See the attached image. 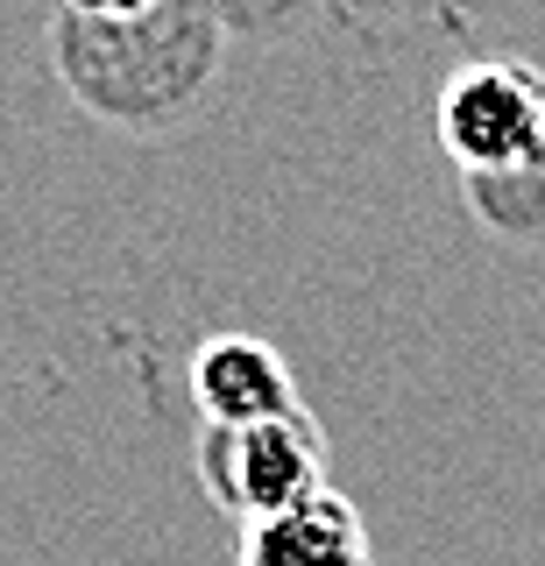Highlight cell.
<instances>
[{
	"label": "cell",
	"instance_id": "obj_1",
	"mask_svg": "<svg viewBox=\"0 0 545 566\" xmlns=\"http://www.w3.org/2000/svg\"><path fill=\"white\" fill-rule=\"evenodd\" d=\"M220 35L227 22L213 0H156L143 14H57L50 43L64 85L93 114L156 128L213 78Z\"/></svg>",
	"mask_w": 545,
	"mask_h": 566
},
{
	"label": "cell",
	"instance_id": "obj_2",
	"mask_svg": "<svg viewBox=\"0 0 545 566\" xmlns=\"http://www.w3.org/2000/svg\"><path fill=\"white\" fill-rule=\"evenodd\" d=\"M199 482L227 517L270 524L284 510L326 495V432L312 411L262 418V424H206L199 432Z\"/></svg>",
	"mask_w": 545,
	"mask_h": 566
},
{
	"label": "cell",
	"instance_id": "obj_3",
	"mask_svg": "<svg viewBox=\"0 0 545 566\" xmlns=\"http://www.w3.org/2000/svg\"><path fill=\"white\" fill-rule=\"evenodd\" d=\"M439 149L461 177L517 170L545 149V71L517 57H482L439 93Z\"/></svg>",
	"mask_w": 545,
	"mask_h": 566
},
{
	"label": "cell",
	"instance_id": "obj_4",
	"mask_svg": "<svg viewBox=\"0 0 545 566\" xmlns=\"http://www.w3.org/2000/svg\"><path fill=\"white\" fill-rule=\"evenodd\" d=\"M191 397H199L206 424H262V418L305 411L284 354L255 340V333H213L191 354Z\"/></svg>",
	"mask_w": 545,
	"mask_h": 566
},
{
	"label": "cell",
	"instance_id": "obj_5",
	"mask_svg": "<svg viewBox=\"0 0 545 566\" xmlns=\"http://www.w3.org/2000/svg\"><path fill=\"white\" fill-rule=\"evenodd\" d=\"M241 566H376V545H368L361 510L340 489H326L284 517L241 531Z\"/></svg>",
	"mask_w": 545,
	"mask_h": 566
},
{
	"label": "cell",
	"instance_id": "obj_6",
	"mask_svg": "<svg viewBox=\"0 0 545 566\" xmlns=\"http://www.w3.org/2000/svg\"><path fill=\"white\" fill-rule=\"evenodd\" d=\"M468 185V206L489 234L503 241H545V149L517 170H496V177H461Z\"/></svg>",
	"mask_w": 545,
	"mask_h": 566
},
{
	"label": "cell",
	"instance_id": "obj_7",
	"mask_svg": "<svg viewBox=\"0 0 545 566\" xmlns=\"http://www.w3.org/2000/svg\"><path fill=\"white\" fill-rule=\"evenodd\" d=\"M156 0H57V14H143Z\"/></svg>",
	"mask_w": 545,
	"mask_h": 566
}]
</instances>
